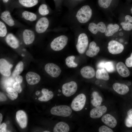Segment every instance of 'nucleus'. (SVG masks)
<instances>
[{"label":"nucleus","instance_id":"nucleus-7","mask_svg":"<svg viewBox=\"0 0 132 132\" xmlns=\"http://www.w3.org/2000/svg\"><path fill=\"white\" fill-rule=\"evenodd\" d=\"M108 49L109 53L112 54L116 55L121 53L124 50V47L119 42L112 40L109 42Z\"/></svg>","mask_w":132,"mask_h":132},{"label":"nucleus","instance_id":"nucleus-25","mask_svg":"<svg viewBox=\"0 0 132 132\" xmlns=\"http://www.w3.org/2000/svg\"><path fill=\"white\" fill-rule=\"evenodd\" d=\"M42 96L40 97L38 100L41 101H47L51 99L54 96L53 92L51 91H49L47 89L43 88L41 91Z\"/></svg>","mask_w":132,"mask_h":132},{"label":"nucleus","instance_id":"nucleus-37","mask_svg":"<svg viewBox=\"0 0 132 132\" xmlns=\"http://www.w3.org/2000/svg\"><path fill=\"white\" fill-rule=\"evenodd\" d=\"M6 27L4 24L1 21H0V37L5 36L7 33Z\"/></svg>","mask_w":132,"mask_h":132},{"label":"nucleus","instance_id":"nucleus-22","mask_svg":"<svg viewBox=\"0 0 132 132\" xmlns=\"http://www.w3.org/2000/svg\"><path fill=\"white\" fill-rule=\"evenodd\" d=\"M0 17L9 26H12L14 25V21L12 18L10 12L8 11H5L2 12Z\"/></svg>","mask_w":132,"mask_h":132},{"label":"nucleus","instance_id":"nucleus-16","mask_svg":"<svg viewBox=\"0 0 132 132\" xmlns=\"http://www.w3.org/2000/svg\"><path fill=\"white\" fill-rule=\"evenodd\" d=\"M22 35L24 42L26 44L29 45L31 44L34 40V34L31 30H25L23 32Z\"/></svg>","mask_w":132,"mask_h":132},{"label":"nucleus","instance_id":"nucleus-17","mask_svg":"<svg viewBox=\"0 0 132 132\" xmlns=\"http://www.w3.org/2000/svg\"><path fill=\"white\" fill-rule=\"evenodd\" d=\"M116 68L118 74L121 76L127 77L129 76L130 72L129 70L123 62H118L116 65Z\"/></svg>","mask_w":132,"mask_h":132},{"label":"nucleus","instance_id":"nucleus-34","mask_svg":"<svg viewBox=\"0 0 132 132\" xmlns=\"http://www.w3.org/2000/svg\"><path fill=\"white\" fill-rule=\"evenodd\" d=\"M112 1V0H98V3L100 7L107 8L110 6Z\"/></svg>","mask_w":132,"mask_h":132},{"label":"nucleus","instance_id":"nucleus-12","mask_svg":"<svg viewBox=\"0 0 132 132\" xmlns=\"http://www.w3.org/2000/svg\"><path fill=\"white\" fill-rule=\"evenodd\" d=\"M16 118L17 122L22 128H24L26 127L27 118L24 111L22 110L17 111L16 113Z\"/></svg>","mask_w":132,"mask_h":132},{"label":"nucleus","instance_id":"nucleus-50","mask_svg":"<svg viewBox=\"0 0 132 132\" xmlns=\"http://www.w3.org/2000/svg\"><path fill=\"white\" fill-rule=\"evenodd\" d=\"M9 0H2L3 1L4 3H6Z\"/></svg>","mask_w":132,"mask_h":132},{"label":"nucleus","instance_id":"nucleus-23","mask_svg":"<svg viewBox=\"0 0 132 132\" xmlns=\"http://www.w3.org/2000/svg\"><path fill=\"white\" fill-rule=\"evenodd\" d=\"M119 28V26L117 24H109L106 28L104 33L105 35L108 37L112 36L118 31Z\"/></svg>","mask_w":132,"mask_h":132},{"label":"nucleus","instance_id":"nucleus-29","mask_svg":"<svg viewBox=\"0 0 132 132\" xmlns=\"http://www.w3.org/2000/svg\"><path fill=\"white\" fill-rule=\"evenodd\" d=\"M22 15L26 20L32 22L35 20L37 17L36 15L34 13L26 11L22 13Z\"/></svg>","mask_w":132,"mask_h":132},{"label":"nucleus","instance_id":"nucleus-9","mask_svg":"<svg viewBox=\"0 0 132 132\" xmlns=\"http://www.w3.org/2000/svg\"><path fill=\"white\" fill-rule=\"evenodd\" d=\"M49 25V21L45 17L40 18L37 22L35 26L36 31L40 33L44 32L47 30Z\"/></svg>","mask_w":132,"mask_h":132},{"label":"nucleus","instance_id":"nucleus-45","mask_svg":"<svg viewBox=\"0 0 132 132\" xmlns=\"http://www.w3.org/2000/svg\"><path fill=\"white\" fill-rule=\"evenodd\" d=\"M0 101H5L7 98L5 95L3 93L0 92Z\"/></svg>","mask_w":132,"mask_h":132},{"label":"nucleus","instance_id":"nucleus-24","mask_svg":"<svg viewBox=\"0 0 132 132\" xmlns=\"http://www.w3.org/2000/svg\"><path fill=\"white\" fill-rule=\"evenodd\" d=\"M68 125L64 122H60L57 123L53 129L54 132H68L69 130Z\"/></svg>","mask_w":132,"mask_h":132},{"label":"nucleus","instance_id":"nucleus-51","mask_svg":"<svg viewBox=\"0 0 132 132\" xmlns=\"http://www.w3.org/2000/svg\"><path fill=\"white\" fill-rule=\"evenodd\" d=\"M130 12L131 14H132V7L131 9Z\"/></svg>","mask_w":132,"mask_h":132},{"label":"nucleus","instance_id":"nucleus-1","mask_svg":"<svg viewBox=\"0 0 132 132\" xmlns=\"http://www.w3.org/2000/svg\"><path fill=\"white\" fill-rule=\"evenodd\" d=\"M92 14V10L90 7L86 5L83 6L78 10L76 17L79 22L85 23L90 20Z\"/></svg>","mask_w":132,"mask_h":132},{"label":"nucleus","instance_id":"nucleus-49","mask_svg":"<svg viewBox=\"0 0 132 132\" xmlns=\"http://www.w3.org/2000/svg\"><path fill=\"white\" fill-rule=\"evenodd\" d=\"M40 92L39 91H37L35 93V94L36 95L38 96L39 94H40Z\"/></svg>","mask_w":132,"mask_h":132},{"label":"nucleus","instance_id":"nucleus-42","mask_svg":"<svg viewBox=\"0 0 132 132\" xmlns=\"http://www.w3.org/2000/svg\"><path fill=\"white\" fill-rule=\"evenodd\" d=\"M6 125L4 123H3L0 124V132H6Z\"/></svg>","mask_w":132,"mask_h":132},{"label":"nucleus","instance_id":"nucleus-39","mask_svg":"<svg viewBox=\"0 0 132 132\" xmlns=\"http://www.w3.org/2000/svg\"><path fill=\"white\" fill-rule=\"evenodd\" d=\"M13 88L18 93H20L22 91V88L20 84L15 82L13 86Z\"/></svg>","mask_w":132,"mask_h":132},{"label":"nucleus","instance_id":"nucleus-44","mask_svg":"<svg viewBox=\"0 0 132 132\" xmlns=\"http://www.w3.org/2000/svg\"><path fill=\"white\" fill-rule=\"evenodd\" d=\"M15 79L16 82L21 84L23 78L22 76L18 75L16 77Z\"/></svg>","mask_w":132,"mask_h":132},{"label":"nucleus","instance_id":"nucleus-43","mask_svg":"<svg viewBox=\"0 0 132 132\" xmlns=\"http://www.w3.org/2000/svg\"><path fill=\"white\" fill-rule=\"evenodd\" d=\"M125 22L132 23V16L130 15H126L125 17Z\"/></svg>","mask_w":132,"mask_h":132},{"label":"nucleus","instance_id":"nucleus-19","mask_svg":"<svg viewBox=\"0 0 132 132\" xmlns=\"http://www.w3.org/2000/svg\"><path fill=\"white\" fill-rule=\"evenodd\" d=\"M6 41L7 44L11 47L16 49L19 46V41L17 38L12 34L10 33L7 36Z\"/></svg>","mask_w":132,"mask_h":132},{"label":"nucleus","instance_id":"nucleus-13","mask_svg":"<svg viewBox=\"0 0 132 132\" xmlns=\"http://www.w3.org/2000/svg\"><path fill=\"white\" fill-rule=\"evenodd\" d=\"M107 110V108L105 106L95 107L90 111V116L93 119L99 118L105 113Z\"/></svg>","mask_w":132,"mask_h":132},{"label":"nucleus","instance_id":"nucleus-27","mask_svg":"<svg viewBox=\"0 0 132 132\" xmlns=\"http://www.w3.org/2000/svg\"><path fill=\"white\" fill-rule=\"evenodd\" d=\"M96 77L97 79L106 81L108 80L110 78L109 74L104 68L97 69L96 72Z\"/></svg>","mask_w":132,"mask_h":132},{"label":"nucleus","instance_id":"nucleus-2","mask_svg":"<svg viewBox=\"0 0 132 132\" xmlns=\"http://www.w3.org/2000/svg\"><path fill=\"white\" fill-rule=\"evenodd\" d=\"M50 112L53 115L67 117L71 115L72 110L71 108L68 106L61 105L53 107L51 109Z\"/></svg>","mask_w":132,"mask_h":132},{"label":"nucleus","instance_id":"nucleus-30","mask_svg":"<svg viewBox=\"0 0 132 132\" xmlns=\"http://www.w3.org/2000/svg\"><path fill=\"white\" fill-rule=\"evenodd\" d=\"M20 3L24 7H31L36 5L38 0H19Z\"/></svg>","mask_w":132,"mask_h":132},{"label":"nucleus","instance_id":"nucleus-36","mask_svg":"<svg viewBox=\"0 0 132 132\" xmlns=\"http://www.w3.org/2000/svg\"><path fill=\"white\" fill-rule=\"evenodd\" d=\"M123 29L126 31H130L132 30V23L124 21L121 23Z\"/></svg>","mask_w":132,"mask_h":132},{"label":"nucleus","instance_id":"nucleus-20","mask_svg":"<svg viewBox=\"0 0 132 132\" xmlns=\"http://www.w3.org/2000/svg\"><path fill=\"white\" fill-rule=\"evenodd\" d=\"M112 87L114 90L116 92L121 95L126 94L129 91L128 87L124 84L115 83L113 84Z\"/></svg>","mask_w":132,"mask_h":132},{"label":"nucleus","instance_id":"nucleus-11","mask_svg":"<svg viewBox=\"0 0 132 132\" xmlns=\"http://www.w3.org/2000/svg\"><path fill=\"white\" fill-rule=\"evenodd\" d=\"M12 65L10 64L6 60L1 59L0 60V72L3 75L9 76L11 74V69Z\"/></svg>","mask_w":132,"mask_h":132},{"label":"nucleus","instance_id":"nucleus-14","mask_svg":"<svg viewBox=\"0 0 132 132\" xmlns=\"http://www.w3.org/2000/svg\"><path fill=\"white\" fill-rule=\"evenodd\" d=\"M26 78L28 84L33 85L39 83L41 78L37 74L33 72H29L26 75Z\"/></svg>","mask_w":132,"mask_h":132},{"label":"nucleus","instance_id":"nucleus-40","mask_svg":"<svg viewBox=\"0 0 132 132\" xmlns=\"http://www.w3.org/2000/svg\"><path fill=\"white\" fill-rule=\"evenodd\" d=\"M125 64L128 67H132V52L130 56L126 59Z\"/></svg>","mask_w":132,"mask_h":132},{"label":"nucleus","instance_id":"nucleus-4","mask_svg":"<svg viewBox=\"0 0 132 132\" xmlns=\"http://www.w3.org/2000/svg\"><path fill=\"white\" fill-rule=\"evenodd\" d=\"M86 101L85 95L83 94H80L73 100L71 104L72 109L75 111H78L84 108Z\"/></svg>","mask_w":132,"mask_h":132},{"label":"nucleus","instance_id":"nucleus-18","mask_svg":"<svg viewBox=\"0 0 132 132\" xmlns=\"http://www.w3.org/2000/svg\"><path fill=\"white\" fill-rule=\"evenodd\" d=\"M82 76L87 79H90L93 77L95 75L94 69L89 66H85L82 68L80 70Z\"/></svg>","mask_w":132,"mask_h":132},{"label":"nucleus","instance_id":"nucleus-35","mask_svg":"<svg viewBox=\"0 0 132 132\" xmlns=\"http://www.w3.org/2000/svg\"><path fill=\"white\" fill-rule=\"evenodd\" d=\"M105 68L109 72H112L115 70L114 66L112 62L111 61L105 62Z\"/></svg>","mask_w":132,"mask_h":132},{"label":"nucleus","instance_id":"nucleus-31","mask_svg":"<svg viewBox=\"0 0 132 132\" xmlns=\"http://www.w3.org/2000/svg\"><path fill=\"white\" fill-rule=\"evenodd\" d=\"M24 68V64L22 61L19 62L16 66L12 73V76L14 77L20 74Z\"/></svg>","mask_w":132,"mask_h":132},{"label":"nucleus","instance_id":"nucleus-26","mask_svg":"<svg viewBox=\"0 0 132 132\" xmlns=\"http://www.w3.org/2000/svg\"><path fill=\"white\" fill-rule=\"evenodd\" d=\"M92 95L93 99L91 100V103L92 105L95 107L99 106L102 101V97L96 91L93 92Z\"/></svg>","mask_w":132,"mask_h":132},{"label":"nucleus","instance_id":"nucleus-53","mask_svg":"<svg viewBox=\"0 0 132 132\" xmlns=\"http://www.w3.org/2000/svg\"></svg>","mask_w":132,"mask_h":132},{"label":"nucleus","instance_id":"nucleus-46","mask_svg":"<svg viewBox=\"0 0 132 132\" xmlns=\"http://www.w3.org/2000/svg\"><path fill=\"white\" fill-rule=\"evenodd\" d=\"M105 62L104 61L100 62L98 65V67L99 68V69L104 68Z\"/></svg>","mask_w":132,"mask_h":132},{"label":"nucleus","instance_id":"nucleus-21","mask_svg":"<svg viewBox=\"0 0 132 132\" xmlns=\"http://www.w3.org/2000/svg\"><path fill=\"white\" fill-rule=\"evenodd\" d=\"M99 47L97 46L96 43L93 41L89 44L88 49L86 52V55L90 57H92L96 55L100 51Z\"/></svg>","mask_w":132,"mask_h":132},{"label":"nucleus","instance_id":"nucleus-41","mask_svg":"<svg viewBox=\"0 0 132 132\" xmlns=\"http://www.w3.org/2000/svg\"><path fill=\"white\" fill-rule=\"evenodd\" d=\"M125 125L128 127H132V119L127 116L125 119Z\"/></svg>","mask_w":132,"mask_h":132},{"label":"nucleus","instance_id":"nucleus-47","mask_svg":"<svg viewBox=\"0 0 132 132\" xmlns=\"http://www.w3.org/2000/svg\"><path fill=\"white\" fill-rule=\"evenodd\" d=\"M128 116L132 119V109L129 110L127 112Z\"/></svg>","mask_w":132,"mask_h":132},{"label":"nucleus","instance_id":"nucleus-8","mask_svg":"<svg viewBox=\"0 0 132 132\" xmlns=\"http://www.w3.org/2000/svg\"><path fill=\"white\" fill-rule=\"evenodd\" d=\"M44 68L48 74L54 77H58L61 71L60 68L58 66L53 63L47 64L45 66Z\"/></svg>","mask_w":132,"mask_h":132},{"label":"nucleus","instance_id":"nucleus-10","mask_svg":"<svg viewBox=\"0 0 132 132\" xmlns=\"http://www.w3.org/2000/svg\"><path fill=\"white\" fill-rule=\"evenodd\" d=\"M106 28L105 24L102 22H99L97 24L94 22H91L89 24L88 28L89 31L94 34H96L98 32L104 33Z\"/></svg>","mask_w":132,"mask_h":132},{"label":"nucleus","instance_id":"nucleus-28","mask_svg":"<svg viewBox=\"0 0 132 132\" xmlns=\"http://www.w3.org/2000/svg\"><path fill=\"white\" fill-rule=\"evenodd\" d=\"M6 91L8 94V97L11 100L16 99L18 96V92L14 88L8 87L6 88Z\"/></svg>","mask_w":132,"mask_h":132},{"label":"nucleus","instance_id":"nucleus-48","mask_svg":"<svg viewBox=\"0 0 132 132\" xmlns=\"http://www.w3.org/2000/svg\"><path fill=\"white\" fill-rule=\"evenodd\" d=\"M2 115L1 113H0V124H1L2 120Z\"/></svg>","mask_w":132,"mask_h":132},{"label":"nucleus","instance_id":"nucleus-6","mask_svg":"<svg viewBox=\"0 0 132 132\" xmlns=\"http://www.w3.org/2000/svg\"><path fill=\"white\" fill-rule=\"evenodd\" d=\"M77 83L71 81L64 84L62 86V92L63 95L67 97L74 94L77 91Z\"/></svg>","mask_w":132,"mask_h":132},{"label":"nucleus","instance_id":"nucleus-52","mask_svg":"<svg viewBox=\"0 0 132 132\" xmlns=\"http://www.w3.org/2000/svg\"><path fill=\"white\" fill-rule=\"evenodd\" d=\"M43 132H50L49 131H44Z\"/></svg>","mask_w":132,"mask_h":132},{"label":"nucleus","instance_id":"nucleus-38","mask_svg":"<svg viewBox=\"0 0 132 132\" xmlns=\"http://www.w3.org/2000/svg\"><path fill=\"white\" fill-rule=\"evenodd\" d=\"M99 132H113V131L110 128L105 125H102L99 128Z\"/></svg>","mask_w":132,"mask_h":132},{"label":"nucleus","instance_id":"nucleus-3","mask_svg":"<svg viewBox=\"0 0 132 132\" xmlns=\"http://www.w3.org/2000/svg\"><path fill=\"white\" fill-rule=\"evenodd\" d=\"M68 40L67 36L62 35L54 39L50 44V46L53 50L55 51L62 49L67 44Z\"/></svg>","mask_w":132,"mask_h":132},{"label":"nucleus","instance_id":"nucleus-33","mask_svg":"<svg viewBox=\"0 0 132 132\" xmlns=\"http://www.w3.org/2000/svg\"><path fill=\"white\" fill-rule=\"evenodd\" d=\"M38 12L40 15L43 16L48 14L49 13V11L47 5L45 4L41 5L39 8Z\"/></svg>","mask_w":132,"mask_h":132},{"label":"nucleus","instance_id":"nucleus-15","mask_svg":"<svg viewBox=\"0 0 132 132\" xmlns=\"http://www.w3.org/2000/svg\"><path fill=\"white\" fill-rule=\"evenodd\" d=\"M101 120L105 124L112 128L115 127L117 123L115 118L109 114L103 115L101 118Z\"/></svg>","mask_w":132,"mask_h":132},{"label":"nucleus","instance_id":"nucleus-5","mask_svg":"<svg viewBox=\"0 0 132 132\" xmlns=\"http://www.w3.org/2000/svg\"><path fill=\"white\" fill-rule=\"evenodd\" d=\"M88 37L86 34L82 33L79 35L76 47L79 53L83 54L85 52L88 46Z\"/></svg>","mask_w":132,"mask_h":132},{"label":"nucleus","instance_id":"nucleus-32","mask_svg":"<svg viewBox=\"0 0 132 132\" xmlns=\"http://www.w3.org/2000/svg\"><path fill=\"white\" fill-rule=\"evenodd\" d=\"M75 57L72 55L67 57L65 60L66 64V66L69 68H75L78 66L77 64L75 63L74 60Z\"/></svg>","mask_w":132,"mask_h":132}]
</instances>
